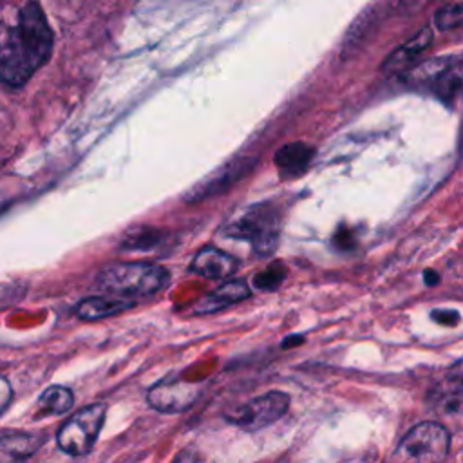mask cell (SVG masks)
Wrapping results in <instances>:
<instances>
[{"label": "cell", "mask_w": 463, "mask_h": 463, "mask_svg": "<svg viewBox=\"0 0 463 463\" xmlns=\"http://www.w3.org/2000/svg\"><path fill=\"white\" fill-rule=\"evenodd\" d=\"M52 31L36 0H27L0 31V81L24 85L49 58Z\"/></svg>", "instance_id": "6da1fadb"}, {"label": "cell", "mask_w": 463, "mask_h": 463, "mask_svg": "<svg viewBox=\"0 0 463 463\" xmlns=\"http://www.w3.org/2000/svg\"><path fill=\"white\" fill-rule=\"evenodd\" d=\"M168 271L150 262H116L103 268L98 286L116 297H150L165 288Z\"/></svg>", "instance_id": "7a4b0ae2"}, {"label": "cell", "mask_w": 463, "mask_h": 463, "mask_svg": "<svg viewBox=\"0 0 463 463\" xmlns=\"http://www.w3.org/2000/svg\"><path fill=\"white\" fill-rule=\"evenodd\" d=\"M450 449L449 430L436 421L414 425L394 450V463H443Z\"/></svg>", "instance_id": "3957f363"}, {"label": "cell", "mask_w": 463, "mask_h": 463, "mask_svg": "<svg viewBox=\"0 0 463 463\" xmlns=\"http://www.w3.org/2000/svg\"><path fill=\"white\" fill-rule=\"evenodd\" d=\"M226 233L233 239L248 241L257 255H269L277 248L279 219L271 206L257 204L230 222Z\"/></svg>", "instance_id": "277c9868"}, {"label": "cell", "mask_w": 463, "mask_h": 463, "mask_svg": "<svg viewBox=\"0 0 463 463\" xmlns=\"http://www.w3.org/2000/svg\"><path fill=\"white\" fill-rule=\"evenodd\" d=\"M105 411L103 403H92L67 418L56 434L58 447L69 456L87 454L101 430Z\"/></svg>", "instance_id": "5b68a950"}, {"label": "cell", "mask_w": 463, "mask_h": 463, "mask_svg": "<svg viewBox=\"0 0 463 463\" xmlns=\"http://www.w3.org/2000/svg\"><path fill=\"white\" fill-rule=\"evenodd\" d=\"M288 407H289V396L286 392L269 391L235 407L224 418L230 423L241 427L242 430L253 432L279 421L286 414Z\"/></svg>", "instance_id": "8992f818"}, {"label": "cell", "mask_w": 463, "mask_h": 463, "mask_svg": "<svg viewBox=\"0 0 463 463\" xmlns=\"http://www.w3.org/2000/svg\"><path fill=\"white\" fill-rule=\"evenodd\" d=\"M411 78L418 87L430 90L434 96L445 101H454L461 87V60L443 58L425 63L416 67Z\"/></svg>", "instance_id": "52a82bcc"}, {"label": "cell", "mask_w": 463, "mask_h": 463, "mask_svg": "<svg viewBox=\"0 0 463 463\" xmlns=\"http://www.w3.org/2000/svg\"><path fill=\"white\" fill-rule=\"evenodd\" d=\"M199 396V385L184 380L156 383L148 394V403L159 412H183L194 405Z\"/></svg>", "instance_id": "ba28073f"}, {"label": "cell", "mask_w": 463, "mask_h": 463, "mask_svg": "<svg viewBox=\"0 0 463 463\" xmlns=\"http://www.w3.org/2000/svg\"><path fill=\"white\" fill-rule=\"evenodd\" d=\"M237 268H239L237 259L215 246L201 248L190 266L194 273L204 279H213V280H224L232 277L237 271Z\"/></svg>", "instance_id": "9c48e42d"}, {"label": "cell", "mask_w": 463, "mask_h": 463, "mask_svg": "<svg viewBox=\"0 0 463 463\" xmlns=\"http://www.w3.org/2000/svg\"><path fill=\"white\" fill-rule=\"evenodd\" d=\"M432 31L429 27L416 33L412 38H409L403 45H400L394 52H391L383 63V71L392 74L407 72L409 69L416 67L418 60L423 56L427 47L430 45Z\"/></svg>", "instance_id": "30bf717a"}, {"label": "cell", "mask_w": 463, "mask_h": 463, "mask_svg": "<svg viewBox=\"0 0 463 463\" xmlns=\"http://www.w3.org/2000/svg\"><path fill=\"white\" fill-rule=\"evenodd\" d=\"M250 297V288L244 280H226L210 291L195 307L197 313H213L221 311L232 304H237Z\"/></svg>", "instance_id": "8fae6325"}, {"label": "cell", "mask_w": 463, "mask_h": 463, "mask_svg": "<svg viewBox=\"0 0 463 463\" xmlns=\"http://www.w3.org/2000/svg\"><path fill=\"white\" fill-rule=\"evenodd\" d=\"M132 306L134 302L123 297H89L78 304L76 315L81 320H99L127 311Z\"/></svg>", "instance_id": "7c38bea8"}, {"label": "cell", "mask_w": 463, "mask_h": 463, "mask_svg": "<svg viewBox=\"0 0 463 463\" xmlns=\"http://www.w3.org/2000/svg\"><path fill=\"white\" fill-rule=\"evenodd\" d=\"M43 443L42 436L27 432H13L0 438V461L14 463L34 454Z\"/></svg>", "instance_id": "4fadbf2b"}, {"label": "cell", "mask_w": 463, "mask_h": 463, "mask_svg": "<svg viewBox=\"0 0 463 463\" xmlns=\"http://www.w3.org/2000/svg\"><path fill=\"white\" fill-rule=\"evenodd\" d=\"M311 159V150L306 145L295 143V145H288L284 146L279 154H277V165L282 175H289L295 177L298 174H302L307 166Z\"/></svg>", "instance_id": "5bb4252c"}, {"label": "cell", "mask_w": 463, "mask_h": 463, "mask_svg": "<svg viewBox=\"0 0 463 463\" xmlns=\"http://www.w3.org/2000/svg\"><path fill=\"white\" fill-rule=\"evenodd\" d=\"M72 392L63 385H51L38 398V411L43 414H63L72 407Z\"/></svg>", "instance_id": "9a60e30c"}, {"label": "cell", "mask_w": 463, "mask_h": 463, "mask_svg": "<svg viewBox=\"0 0 463 463\" xmlns=\"http://www.w3.org/2000/svg\"><path fill=\"white\" fill-rule=\"evenodd\" d=\"M461 18H463V0H447L436 11L434 24L441 31H452L461 25Z\"/></svg>", "instance_id": "2e32d148"}, {"label": "cell", "mask_w": 463, "mask_h": 463, "mask_svg": "<svg viewBox=\"0 0 463 463\" xmlns=\"http://www.w3.org/2000/svg\"><path fill=\"white\" fill-rule=\"evenodd\" d=\"M161 241V232L154 228H141L139 232L128 233L125 237V248L130 250H152Z\"/></svg>", "instance_id": "e0dca14e"}, {"label": "cell", "mask_w": 463, "mask_h": 463, "mask_svg": "<svg viewBox=\"0 0 463 463\" xmlns=\"http://www.w3.org/2000/svg\"><path fill=\"white\" fill-rule=\"evenodd\" d=\"M284 277H286V268L280 262H277V264L268 266L264 271L257 273L253 277V284L259 289H275V288L280 286Z\"/></svg>", "instance_id": "ac0fdd59"}, {"label": "cell", "mask_w": 463, "mask_h": 463, "mask_svg": "<svg viewBox=\"0 0 463 463\" xmlns=\"http://www.w3.org/2000/svg\"><path fill=\"white\" fill-rule=\"evenodd\" d=\"M429 0H392V7L400 14H412L418 9L425 7Z\"/></svg>", "instance_id": "d6986e66"}, {"label": "cell", "mask_w": 463, "mask_h": 463, "mask_svg": "<svg viewBox=\"0 0 463 463\" xmlns=\"http://www.w3.org/2000/svg\"><path fill=\"white\" fill-rule=\"evenodd\" d=\"M432 320L443 324V326H456L459 322V315L456 309H434L430 313Z\"/></svg>", "instance_id": "ffe728a7"}, {"label": "cell", "mask_w": 463, "mask_h": 463, "mask_svg": "<svg viewBox=\"0 0 463 463\" xmlns=\"http://www.w3.org/2000/svg\"><path fill=\"white\" fill-rule=\"evenodd\" d=\"M333 242L338 246V248H342V250H349L351 246H353V242H354V237H353V233L349 232V230H338L335 235H333Z\"/></svg>", "instance_id": "44dd1931"}, {"label": "cell", "mask_w": 463, "mask_h": 463, "mask_svg": "<svg viewBox=\"0 0 463 463\" xmlns=\"http://www.w3.org/2000/svg\"><path fill=\"white\" fill-rule=\"evenodd\" d=\"M11 396H13V391H11L9 382L0 376V414H2V411L9 405Z\"/></svg>", "instance_id": "7402d4cb"}, {"label": "cell", "mask_w": 463, "mask_h": 463, "mask_svg": "<svg viewBox=\"0 0 463 463\" xmlns=\"http://www.w3.org/2000/svg\"><path fill=\"white\" fill-rule=\"evenodd\" d=\"M423 277H425V284H427V286H434V284H438V280H439V275L434 273V271H430V269H427V271L423 273Z\"/></svg>", "instance_id": "603a6c76"}]
</instances>
